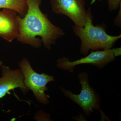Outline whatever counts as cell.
Instances as JSON below:
<instances>
[{
	"instance_id": "8",
	"label": "cell",
	"mask_w": 121,
	"mask_h": 121,
	"mask_svg": "<svg viewBox=\"0 0 121 121\" xmlns=\"http://www.w3.org/2000/svg\"><path fill=\"white\" fill-rule=\"evenodd\" d=\"M16 11L4 9L0 12V38L9 42L17 38L19 34L20 16Z\"/></svg>"
},
{
	"instance_id": "4",
	"label": "cell",
	"mask_w": 121,
	"mask_h": 121,
	"mask_svg": "<svg viewBox=\"0 0 121 121\" xmlns=\"http://www.w3.org/2000/svg\"><path fill=\"white\" fill-rule=\"evenodd\" d=\"M78 78L82 85V90L79 94H73L71 91L62 87H60V89L65 96L78 105L82 108L85 114L89 116L93 111L99 109L98 96L89 84L88 74L81 72L78 74Z\"/></svg>"
},
{
	"instance_id": "9",
	"label": "cell",
	"mask_w": 121,
	"mask_h": 121,
	"mask_svg": "<svg viewBox=\"0 0 121 121\" xmlns=\"http://www.w3.org/2000/svg\"><path fill=\"white\" fill-rule=\"evenodd\" d=\"M14 10L23 17L28 10L26 0H0V9Z\"/></svg>"
},
{
	"instance_id": "2",
	"label": "cell",
	"mask_w": 121,
	"mask_h": 121,
	"mask_svg": "<svg viewBox=\"0 0 121 121\" xmlns=\"http://www.w3.org/2000/svg\"><path fill=\"white\" fill-rule=\"evenodd\" d=\"M87 11L88 17L85 26L79 27L74 25L72 28L74 33L81 40L80 53L84 55H87L90 50L112 48L116 41L121 37V35L113 36L107 34L105 25L94 26L90 8Z\"/></svg>"
},
{
	"instance_id": "10",
	"label": "cell",
	"mask_w": 121,
	"mask_h": 121,
	"mask_svg": "<svg viewBox=\"0 0 121 121\" xmlns=\"http://www.w3.org/2000/svg\"><path fill=\"white\" fill-rule=\"evenodd\" d=\"M108 5L110 11L117 10L121 4V0H108Z\"/></svg>"
},
{
	"instance_id": "11",
	"label": "cell",
	"mask_w": 121,
	"mask_h": 121,
	"mask_svg": "<svg viewBox=\"0 0 121 121\" xmlns=\"http://www.w3.org/2000/svg\"><path fill=\"white\" fill-rule=\"evenodd\" d=\"M120 9L119 13H118V15H117V17L115 19L114 21V23L115 25L116 26L119 27H121V4H120Z\"/></svg>"
},
{
	"instance_id": "7",
	"label": "cell",
	"mask_w": 121,
	"mask_h": 121,
	"mask_svg": "<svg viewBox=\"0 0 121 121\" xmlns=\"http://www.w3.org/2000/svg\"><path fill=\"white\" fill-rule=\"evenodd\" d=\"M2 76L0 78V99L9 91L19 88L24 94L29 90L24 83V76L20 69L12 70L8 67L1 66Z\"/></svg>"
},
{
	"instance_id": "6",
	"label": "cell",
	"mask_w": 121,
	"mask_h": 121,
	"mask_svg": "<svg viewBox=\"0 0 121 121\" xmlns=\"http://www.w3.org/2000/svg\"><path fill=\"white\" fill-rule=\"evenodd\" d=\"M52 9L54 13L66 16L75 25L83 27L88 17L84 0H51Z\"/></svg>"
},
{
	"instance_id": "12",
	"label": "cell",
	"mask_w": 121,
	"mask_h": 121,
	"mask_svg": "<svg viewBox=\"0 0 121 121\" xmlns=\"http://www.w3.org/2000/svg\"><path fill=\"white\" fill-rule=\"evenodd\" d=\"M2 64H3V62L1 61H0V66H2Z\"/></svg>"
},
{
	"instance_id": "3",
	"label": "cell",
	"mask_w": 121,
	"mask_h": 121,
	"mask_svg": "<svg viewBox=\"0 0 121 121\" xmlns=\"http://www.w3.org/2000/svg\"><path fill=\"white\" fill-rule=\"evenodd\" d=\"M24 76V83L25 86L32 91L37 101L44 104L49 103L48 97L45 91L48 88L46 85L50 82L55 81L54 76L44 73H38L31 66L28 60L23 58L19 64Z\"/></svg>"
},
{
	"instance_id": "5",
	"label": "cell",
	"mask_w": 121,
	"mask_h": 121,
	"mask_svg": "<svg viewBox=\"0 0 121 121\" xmlns=\"http://www.w3.org/2000/svg\"><path fill=\"white\" fill-rule=\"evenodd\" d=\"M115 49L111 48L95 52L91 51L90 54L86 57L74 61H70L68 58L64 57L57 60L56 66L59 68L71 73L73 72L76 66L80 64H91L101 69L115 59Z\"/></svg>"
},
{
	"instance_id": "1",
	"label": "cell",
	"mask_w": 121,
	"mask_h": 121,
	"mask_svg": "<svg viewBox=\"0 0 121 121\" xmlns=\"http://www.w3.org/2000/svg\"><path fill=\"white\" fill-rule=\"evenodd\" d=\"M28 10L23 18L19 16V34L18 41L33 47H44L50 50L56 40L64 35L65 33L60 28L55 26L40 9L41 0H26Z\"/></svg>"
}]
</instances>
